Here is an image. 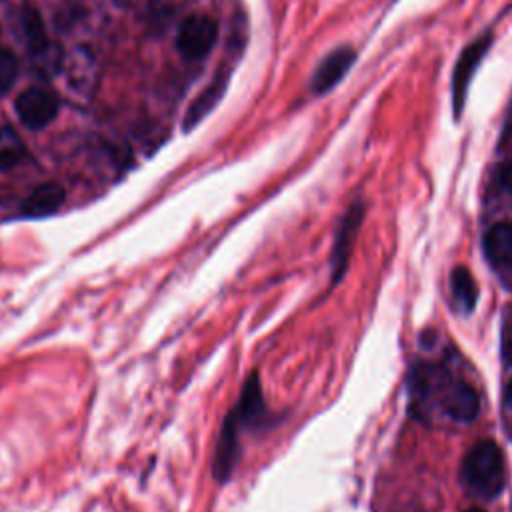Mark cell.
Segmentation results:
<instances>
[{"instance_id":"5bb4252c","label":"cell","mask_w":512,"mask_h":512,"mask_svg":"<svg viewBox=\"0 0 512 512\" xmlns=\"http://www.w3.org/2000/svg\"><path fill=\"white\" fill-rule=\"evenodd\" d=\"M24 142L10 126H0V172L14 168L24 158Z\"/></svg>"},{"instance_id":"3957f363","label":"cell","mask_w":512,"mask_h":512,"mask_svg":"<svg viewBox=\"0 0 512 512\" xmlns=\"http://www.w3.org/2000/svg\"><path fill=\"white\" fill-rule=\"evenodd\" d=\"M216 36H218V24L210 16L192 14L182 22L178 30L176 48L184 58L200 60L212 50Z\"/></svg>"},{"instance_id":"2e32d148","label":"cell","mask_w":512,"mask_h":512,"mask_svg":"<svg viewBox=\"0 0 512 512\" xmlns=\"http://www.w3.org/2000/svg\"><path fill=\"white\" fill-rule=\"evenodd\" d=\"M498 184L502 190L512 194V158L498 168Z\"/></svg>"},{"instance_id":"7a4b0ae2","label":"cell","mask_w":512,"mask_h":512,"mask_svg":"<svg viewBox=\"0 0 512 512\" xmlns=\"http://www.w3.org/2000/svg\"><path fill=\"white\" fill-rule=\"evenodd\" d=\"M490 44H492V34L490 32L478 36L468 46H464V50L460 52V56L454 64L450 96H452V112H454L456 118H460V114L466 106V98H468L472 78H474L478 66L482 64V60L486 58V54L490 50Z\"/></svg>"},{"instance_id":"9c48e42d","label":"cell","mask_w":512,"mask_h":512,"mask_svg":"<svg viewBox=\"0 0 512 512\" xmlns=\"http://www.w3.org/2000/svg\"><path fill=\"white\" fill-rule=\"evenodd\" d=\"M444 410L458 422H472L480 412L478 392L468 382H454L444 392Z\"/></svg>"},{"instance_id":"8fae6325","label":"cell","mask_w":512,"mask_h":512,"mask_svg":"<svg viewBox=\"0 0 512 512\" xmlns=\"http://www.w3.org/2000/svg\"><path fill=\"white\" fill-rule=\"evenodd\" d=\"M484 254L496 266L512 264V222H498L484 234Z\"/></svg>"},{"instance_id":"d6986e66","label":"cell","mask_w":512,"mask_h":512,"mask_svg":"<svg viewBox=\"0 0 512 512\" xmlns=\"http://www.w3.org/2000/svg\"><path fill=\"white\" fill-rule=\"evenodd\" d=\"M466 512H484V510L482 508H468Z\"/></svg>"},{"instance_id":"30bf717a","label":"cell","mask_w":512,"mask_h":512,"mask_svg":"<svg viewBox=\"0 0 512 512\" xmlns=\"http://www.w3.org/2000/svg\"><path fill=\"white\" fill-rule=\"evenodd\" d=\"M64 188L56 182H46L36 186L30 196L24 202V214L32 216V218H44L54 214L56 210H60V206L64 204Z\"/></svg>"},{"instance_id":"6da1fadb","label":"cell","mask_w":512,"mask_h":512,"mask_svg":"<svg viewBox=\"0 0 512 512\" xmlns=\"http://www.w3.org/2000/svg\"><path fill=\"white\" fill-rule=\"evenodd\" d=\"M462 478L476 494L498 496L506 482L502 448L492 440H478L462 460Z\"/></svg>"},{"instance_id":"8992f818","label":"cell","mask_w":512,"mask_h":512,"mask_svg":"<svg viewBox=\"0 0 512 512\" xmlns=\"http://www.w3.org/2000/svg\"><path fill=\"white\" fill-rule=\"evenodd\" d=\"M240 426H242V420H240L238 412L232 408L228 412V416L224 418V424L220 428L218 442H216V452H214V478H218L220 482L230 478V474L238 462Z\"/></svg>"},{"instance_id":"7c38bea8","label":"cell","mask_w":512,"mask_h":512,"mask_svg":"<svg viewBox=\"0 0 512 512\" xmlns=\"http://www.w3.org/2000/svg\"><path fill=\"white\" fill-rule=\"evenodd\" d=\"M20 22H22V34L28 50L32 54H44L48 48V34H46L40 12L34 6H24Z\"/></svg>"},{"instance_id":"e0dca14e","label":"cell","mask_w":512,"mask_h":512,"mask_svg":"<svg viewBox=\"0 0 512 512\" xmlns=\"http://www.w3.org/2000/svg\"><path fill=\"white\" fill-rule=\"evenodd\" d=\"M512 142V108L508 112V118H506V124H504V132H502V142L500 144H508Z\"/></svg>"},{"instance_id":"ac0fdd59","label":"cell","mask_w":512,"mask_h":512,"mask_svg":"<svg viewBox=\"0 0 512 512\" xmlns=\"http://www.w3.org/2000/svg\"><path fill=\"white\" fill-rule=\"evenodd\" d=\"M506 404H508V408L512 410V380H510V384H508V388H506Z\"/></svg>"},{"instance_id":"5b68a950","label":"cell","mask_w":512,"mask_h":512,"mask_svg":"<svg viewBox=\"0 0 512 512\" xmlns=\"http://www.w3.org/2000/svg\"><path fill=\"white\" fill-rule=\"evenodd\" d=\"M362 218H364V204L362 202H354L340 226H338V232H336V240H334V250H332V258H330V264H332V282H338L348 266V258H350V252H352V244L356 240V234H358V228L362 224Z\"/></svg>"},{"instance_id":"52a82bcc","label":"cell","mask_w":512,"mask_h":512,"mask_svg":"<svg viewBox=\"0 0 512 512\" xmlns=\"http://www.w3.org/2000/svg\"><path fill=\"white\" fill-rule=\"evenodd\" d=\"M354 60H356V52L350 46H340L330 54H326L310 78L312 92L318 96L330 92L350 72V68L354 66Z\"/></svg>"},{"instance_id":"ba28073f","label":"cell","mask_w":512,"mask_h":512,"mask_svg":"<svg viewBox=\"0 0 512 512\" xmlns=\"http://www.w3.org/2000/svg\"><path fill=\"white\" fill-rule=\"evenodd\" d=\"M226 86H228V68L214 74L210 84L188 106V110L184 114V120H182V130L190 132L198 122H202L212 112V108L220 102V98L226 92Z\"/></svg>"},{"instance_id":"9a60e30c","label":"cell","mask_w":512,"mask_h":512,"mask_svg":"<svg viewBox=\"0 0 512 512\" xmlns=\"http://www.w3.org/2000/svg\"><path fill=\"white\" fill-rule=\"evenodd\" d=\"M18 70H20L18 58L10 50L0 48V96H4L14 86L18 78Z\"/></svg>"},{"instance_id":"277c9868","label":"cell","mask_w":512,"mask_h":512,"mask_svg":"<svg viewBox=\"0 0 512 512\" xmlns=\"http://www.w3.org/2000/svg\"><path fill=\"white\" fill-rule=\"evenodd\" d=\"M16 114L20 122L30 130L46 128L58 114V98L40 86H32L24 90L16 98Z\"/></svg>"},{"instance_id":"4fadbf2b","label":"cell","mask_w":512,"mask_h":512,"mask_svg":"<svg viewBox=\"0 0 512 512\" xmlns=\"http://www.w3.org/2000/svg\"><path fill=\"white\" fill-rule=\"evenodd\" d=\"M450 288H452V296H454L456 304L464 312H470L476 306L478 288H476V282H474V278H472L468 268L456 266L452 270V274H450Z\"/></svg>"}]
</instances>
